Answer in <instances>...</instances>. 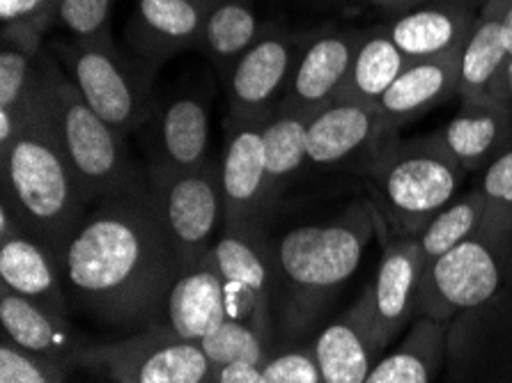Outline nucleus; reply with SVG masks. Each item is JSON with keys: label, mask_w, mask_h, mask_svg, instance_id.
I'll return each instance as SVG.
<instances>
[{"label": "nucleus", "mask_w": 512, "mask_h": 383, "mask_svg": "<svg viewBox=\"0 0 512 383\" xmlns=\"http://www.w3.org/2000/svg\"><path fill=\"white\" fill-rule=\"evenodd\" d=\"M508 58L510 53L506 44H503L499 17L492 10L483 7V12L478 14L467 42H464L460 51V85H457V97H492L496 78H499Z\"/></svg>", "instance_id": "nucleus-27"}, {"label": "nucleus", "mask_w": 512, "mask_h": 383, "mask_svg": "<svg viewBox=\"0 0 512 383\" xmlns=\"http://www.w3.org/2000/svg\"><path fill=\"white\" fill-rule=\"evenodd\" d=\"M212 370L232 363L265 365V345H262V331L255 324L242 322V319L228 317L212 333L198 342Z\"/></svg>", "instance_id": "nucleus-31"}, {"label": "nucleus", "mask_w": 512, "mask_h": 383, "mask_svg": "<svg viewBox=\"0 0 512 383\" xmlns=\"http://www.w3.org/2000/svg\"><path fill=\"white\" fill-rule=\"evenodd\" d=\"M40 67L53 127L90 205L138 182L120 131L92 111L56 62L44 60Z\"/></svg>", "instance_id": "nucleus-5"}, {"label": "nucleus", "mask_w": 512, "mask_h": 383, "mask_svg": "<svg viewBox=\"0 0 512 383\" xmlns=\"http://www.w3.org/2000/svg\"><path fill=\"white\" fill-rule=\"evenodd\" d=\"M308 124L310 117L281 108L271 120L262 124V140L267 154L269 200L297 175L308 161Z\"/></svg>", "instance_id": "nucleus-28"}, {"label": "nucleus", "mask_w": 512, "mask_h": 383, "mask_svg": "<svg viewBox=\"0 0 512 383\" xmlns=\"http://www.w3.org/2000/svg\"><path fill=\"white\" fill-rule=\"evenodd\" d=\"M65 60L81 97L122 136L150 117V83L143 81L104 37L65 51Z\"/></svg>", "instance_id": "nucleus-8"}, {"label": "nucleus", "mask_w": 512, "mask_h": 383, "mask_svg": "<svg viewBox=\"0 0 512 383\" xmlns=\"http://www.w3.org/2000/svg\"><path fill=\"white\" fill-rule=\"evenodd\" d=\"M467 3H471V0H467Z\"/></svg>", "instance_id": "nucleus-42"}, {"label": "nucleus", "mask_w": 512, "mask_h": 383, "mask_svg": "<svg viewBox=\"0 0 512 383\" xmlns=\"http://www.w3.org/2000/svg\"><path fill=\"white\" fill-rule=\"evenodd\" d=\"M430 0H375V5H379V7H384V10H389V12H411V10H416V7H421V5H428Z\"/></svg>", "instance_id": "nucleus-40"}, {"label": "nucleus", "mask_w": 512, "mask_h": 383, "mask_svg": "<svg viewBox=\"0 0 512 383\" xmlns=\"http://www.w3.org/2000/svg\"><path fill=\"white\" fill-rule=\"evenodd\" d=\"M487 10H492L501 23V37L512 56V0H485Z\"/></svg>", "instance_id": "nucleus-38"}, {"label": "nucleus", "mask_w": 512, "mask_h": 383, "mask_svg": "<svg viewBox=\"0 0 512 383\" xmlns=\"http://www.w3.org/2000/svg\"><path fill=\"white\" fill-rule=\"evenodd\" d=\"M492 99L499 101V104L512 115V56L508 58L506 65H503L499 78H496Z\"/></svg>", "instance_id": "nucleus-39"}, {"label": "nucleus", "mask_w": 512, "mask_h": 383, "mask_svg": "<svg viewBox=\"0 0 512 383\" xmlns=\"http://www.w3.org/2000/svg\"><path fill=\"white\" fill-rule=\"evenodd\" d=\"M0 383H62L60 363L28 354L12 342L0 345Z\"/></svg>", "instance_id": "nucleus-32"}, {"label": "nucleus", "mask_w": 512, "mask_h": 383, "mask_svg": "<svg viewBox=\"0 0 512 383\" xmlns=\"http://www.w3.org/2000/svg\"><path fill=\"white\" fill-rule=\"evenodd\" d=\"M265 383H322L313 349H292L274 358H267L262 365Z\"/></svg>", "instance_id": "nucleus-35"}, {"label": "nucleus", "mask_w": 512, "mask_h": 383, "mask_svg": "<svg viewBox=\"0 0 512 383\" xmlns=\"http://www.w3.org/2000/svg\"><path fill=\"white\" fill-rule=\"evenodd\" d=\"M407 65L409 60L393 44L386 28L379 30V33L363 35L359 49L354 53L352 67H349V74L343 88L338 90L336 99L379 108V101H382V97L395 83V78L402 74V69Z\"/></svg>", "instance_id": "nucleus-26"}, {"label": "nucleus", "mask_w": 512, "mask_h": 383, "mask_svg": "<svg viewBox=\"0 0 512 383\" xmlns=\"http://www.w3.org/2000/svg\"><path fill=\"white\" fill-rule=\"evenodd\" d=\"M313 356L322 383H366L379 351L359 303L317 335Z\"/></svg>", "instance_id": "nucleus-22"}, {"label": "nucleus", "mask_w": 512, "mask_h": 383, "mask_svg": "<svg viewBox=\"0 0 512 383\" xmlns=\"http://www.w3.org/2000/svg\"><path fill=\"white\" fill-rule=\"evenodd\" d=\"M164 326L177 338L200 342L232 317L230 294L209 255L196 267L180 271L164 301Z\"/></svg>", "instance_id": "nucleus-15"}, {"label": "nucleus", "mask_w": 512, "mask_h": 383, "mask_svg": "<svg viewBox=\"0 0 512 383\" xmlns=\"http://www.w3.org/2000/svg\"><path fill=\"white\" fill-rule=\"evenodd\" d=\"M375 225L368 202H354L329 223L294 228L276 246L278 269L304 292H327L359 269Z\"/></svg>", "instance_id": "nucleus-7"}, {"label": "nucleus", "mask_w": 512, "mask_h": 383, "mask_svg": "<svg viewBox=\"0 0 512 383\" xmlns=\"http://www.w3.org/2000/svg\"><path fill=\"white\" fill-rule=\"evenodd\" d=\"M209 260L228 287L232 317L251 319L262 328L267 308V262L253 228L228 230L216 241Z\"/></svg>", "instance_id": "nucleus-18"}, {"label": "nucleus", "mask_w": 512, "mask_h": 383, "mask_svg": "<svg viewBox=\"0 0 512 383\" xmlns=\"http://www.w3.org/2000/svg\"><path fill=\"white\" fill-rule=\"evenodd\" d=\"M393 136L375 106L333 99L308 124V163L317 168L338 166L352 156L372 154L384 138Z\"/></svg>", "instance_id": "nucleus-11"}, {"label": "nucleus", "mask_w": 512, "mask_h": 383, "mask_svg": "<svg viewBox=\"0 0 512 383\" xmlns=\"http://www.w3.org/2000/svg\"><path fill=\"white\" fill-rule=\"evenodd\" d=\"M81 361L127 383H209L214 372L198 342L177 338L166 326L83 351Z\"/></svg>", "instance_id": "nucleus-9"}, {"label": "nucleus", "mask_w": 512, "mask_h": 383, "mask_svg": "<svg viewBox=\"0 0 512 383\" xmlns=\"http://www.w3.org/2000/svg\"><path fill=\"white\" fill-rule=\"evenodd\" d=\"M478 191L483 193L487 209L512 216V143L483 168Z\"/></svg>", "instance_id": "nucleus-34"}, {"label": "nucleus", "mask_w": 512, "mask_h": 383, "mask_svg": "<svg viewBox=\"0 0 512 383\" xmlns=\"http://www.w3.org/2000/svg\"><path fill=\"white\" fill-rule=\"evenodd\" d=\"M439 136L469 175L512 143V115L492 97L462 99L460 111Z\"/></svg>", "instance_id": "nucleus-20"}, {"label": "nucleus", "mask_w": 512, "mask_h": 383, "mask_svg": "<svg viewBox=\"0 0 512 383\" xmlns=\"http://www.w3.org/2000/svg\"><path fill=\"white\" fill-rule=\"evenodd\" d=\"M69 292L106 324L143 322L166 301L180 264L154 207L150 184L90 205L60 257Z\"/></svg>", "instance_id": "nucleus-1"}, {"label": "nucleus", "mask_w": 512, "mask_h": 383, "mask_svg": "<svg viewBox=\"0 0 512 383\" xmlns=\"http://www.w3.org/2000/svg\"><path fill=\"white\" fill-rule=\"evenodd\" d=\"M0 326H3V340L33 356L49 358L60 365L76 356L69 322H60L37 303L5 287L0 289Z\"/></svg>", "instance_id": "nucleus-23"}, {"label": "nucleus", "mask_w": 512, "mask_h": 383, "mask_svg": "<svg viewBox=\"0 0 512 383\" xmlns=\"http://www.w3.org/2000/svg\"><path fill=\"white\" fill-rule=\"evenodd\" d=\"M464 175L439 134L407 140L393 134L368 163V182L391 237H418L457 198Z\"/></svg>", "instance_id": "nucleus-3"}, {"label": "nucleus", "mask_w": 512, "mask_h": 383, "mask_svg": "<svg viewBox=\"0 0 512 383\" xmlns=\"http://www.w3.org/2000/svg\"><path fill=\"white\" fill-rule=\"evenodd\" d=\"M0 10H3V23L10 26V23L26 21L40 14V10H44V0H0Z\"/></svg>", "instance_id": "nucleus-37"}, {"label": "nucleus", "mask_w": 512, "mask_h": 383, "mask_svg": "<svg viewBox=\"0 0 512 383\" xmlns=\"http://www.w3.org/2000/svg\"><path fill=\"white\" fill-rule=\"evenodd\" d=\"M221 189L226 202V228H253L255 214L269 202L262 124H237L221 159Z\"/></svg>", "instance_id": "nucleus-14"}, {"label": "nucleus", "mask_w": 512, "mask_h": 383, "mask_svg": "<svg viewBox=\"0 0 512 383\" xmlns=\"http://www.w3.org/2000/svg\"><path fill=\"white\" fill-rule=\"evenodd\" d=\"M457 85H460V51L409 62L379 101V111L393 134H398L400 127L455 97Z\"/></svg>", "instance_id": "nucleus-17"}, {"label": "nucleus", "mask_w": 512, "mask_h": 383, "mask_svg": "<svg viewBox=\"0 0 512 383\" xmlns=\"http://www.w3.org/2000/svg\"><path fill=\"white\" fill-rule=\"evenodd\" d=\"M512 216L485 211L476 234L425 267L418 289V317L451 322L460 312L490 303L510 264Z\"/></svg>", "instance_id": "nucleus-4"}, {"label": "nucleus", "mask_w": 512, "mask_h": 383, "mask_svg": "<svg viewBox=\"0 0 512 383\" xmlns=\"http://www.w3.org/2000/svg\"><path fill=\"white\" fill-rule=\"evenodd\" d=\"M113 0H60L58 17L69 33L81 42L104 37V26L111 14Z\"/></svg>", "instance_id": "nucleus-33"}, {"label": "nucleus", "mask_w": 512, "mask_h": 383, "mask_svg": "<svg viewBox=\"0 0 512 383\" xmlns=\"http://www.w3.org/2000/svg\"><path fill=\"white\" fill-rule=\"evenodd\" d=\"M444 324L418 317L400 349L377 361L366 383H432L444 361Z\"/></svg>", "instance_id": "nucleus-25"}, {"label": "nucleus", "mask_w": 512, "mask_h": 383, "mask_svg": "<svg viewBox=\"0 0 512 383\" xmlns=\"http://www.w3.org/2000/svg\"><path fill=\"white\" fill-rule=\"evenodd\" d=\"M118 383H127V381H118Z\"/></svg>", "instance_id": "nucleus-41"}, {"label": "nucleus", "mask_w": 512, "mask_h": 383, "mask_svg": "<svg viewBox=\"0 0 512 383\" xmlns=\"http://www.w3.org/2000/svg\"><path fill=\"white\" fill-rule=\"evenodd\" d=\"M60 264L56 255L26 232L0 241V280L10 292L51 312L67 322V301L60 283Z\"/></svg>", "instance_id": "nucleus-19"}, {"label": "nucleus", "mask_w": 512, "mask_h": 383, "mask_svg": "<svg viewBox=\"0 0 512 383\" xmlns=\"http://www.w3.org/2000/svg\"><path fill=\"white\" fill-rule=\"evenodd\" d=\"M147 184L180 271L196 267L212 253L226 225L221 163L207 161L193 170L152 168Z\"/></svg>", "instance_id": "nucleus-6"}, {"label": "nucleus", "mask_w": 512, "mask_h": 383, "mask_svg": "<svg viewBox=\"0 0 512 383\" xmlns=\"http://www.w3.org/2000/svg\"><path fill=\"white\" fill-rule=\"evenodd\" d=\"M297 60L294 44L285 37L260 39L237 60L230 76V104L237 124H265L262 117L278 92L290 85Z\"/></svg>", "instance_id": "nucleus-13"}, {"label": "nucleus", "mask_w": 512, "mask_h": 383, "mask_svg": "<svg viewBox=\"0 0 512 383\" xmlns=\"http://www.w3.org/2000/svg\"><path fill=\"white\" fill-rule=\"evenodd\" d=\"M209 383H265V377H262V365L232 363L214 370Z\"/></svg>", "instance_id": "nucleus-36"}, {"label": "nucleus", "mask_w": 512, "mask_h": 383, "mask_svg": "<svg viewBox=\"0 0 512 383\" xmlns=\"http://www.w3.org/2000/svg\"><path fill=\"white\" fill-rule=\"evenodd\" d=\"M485 211L487 202L478 189L467 195H457L451 205L441 209L439 214L425 225L421 234L414 237L418 250H421L423 271L425 267H430L434 260H439L441 255H446L448 250L462 244L464 239L471 237V234H476L485 218Z\"/></svg>", "instance_id": "nucleus-29"}, {"label": "nucleus", "mask_w": 512, "mask_h": 383, "mask_svg": "<svg viewBox=\"0 0 512 383\" xmlns=\"http://www.w3.org/2000/svg\"><path fill=\"white\" fill-rule=\"evenodd\" d=\"M209 161V115L198 97L170 101L157 127L159 170H193Z\"/></svg>", "instance_id": "nucleus-24"}, {"label": "nucleus", "mask_w": 512, "mask_h": 383, "mask_svg": "<svg viewBox=\"0 0 512 383\" xmlns=\"http://www.w3.org/2000/svg\"><path fill=\"white\" fill-rule=\"evenodd\" d=\"M476 14L467 0H434L400 14L386 33L409 62L462 51Z\"/></svg>", "instance_id": "nucleus-16"}, {"label": "nucleus", "mask_w": 512, "mask_h": 383, "mask_svg": "<svg viewBox=\"0 0 512 383\" xmlns=\"http://www.w3.org/2000/svg\"><path fill=\"white\" fill-rule=\"evenodd\" d=\"M3 156V205L21 230L60 257L74 237L90 202L53 127L42 67L21 104V124Z\"/></svg>", "instance_id": "nucleus-2"}, {"label": "nucleus", "mask_w": 512, "mask_h": 383, "mask_svg": "<svg viewBox=\"0 0 512 383\" xmlns=\"http://www.w3.org/2000/svg\"><path fill=\"white\" fill-rule=\"evenodd\" d=\"M361 39L363 35L356 30H340V33H327L310 42L294 65L281 108L313 117L336 99Z\"/></svg>", "instance_id": "nucleus-12"}, {"label": "nucleus", "mask_w": 512, "mask_h": 383, "mask_svg": "<svg viewBox=\"0 0 512 383\" xmlns=\"http://www.w3.org/2000/svg\"><path fill=\"white\" fill-rule=\"evenodd\" d=\"M423 278L421 250L414 237L386 241L375 280L359 301L372 342L379 354L405 331L418 308V289Z\"/></svg>", "instance_id": "nucleus-10"}, {"label": "nucleus", "mask_w": 512, "mask_h": 383, "mask_svg": "<svg viewBox=\"0 0 512 383\" xmlns=\"http://www.w3.org/2000/svg\"><path fill=\"white\" fill-rule=\"evenodd\" d=\"M209 0H138L134 39L152 58H166L203 37Z\"/></svg>", "instance_id": "nucleus-21"}, {"label": "nucleus", "mask_w": 512, "mask_h": 383, "mask_svg": "<svg viewBox=\"0 0 512 383\" xmlns=\"http://www.w3.org/2000/svg\"><path fill=\"white\" fill-rule=\"evenodd\" d=\"M258 37V19L253 10L239 0H221L214 3L205 19L203 39L214 60L232 62L244 56Z\"/></svg>", "instance_id": "nucleus-30"}]
</instances>
